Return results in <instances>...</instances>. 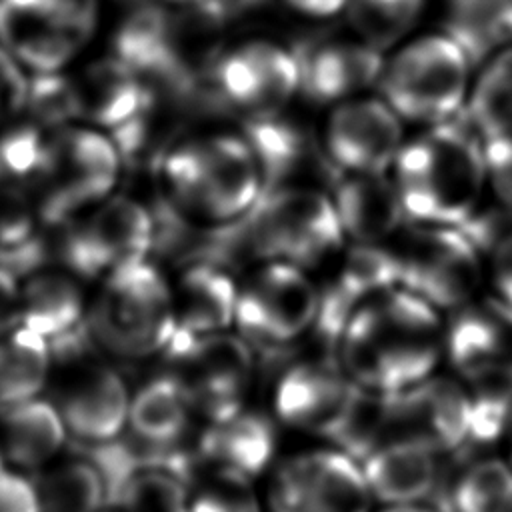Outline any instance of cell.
I'll list each match as a JSON object with an SVG mask.
<instances>
[{
    "mask_svg": "<svg viewBox=\"0 0 512 512\" xmlns=\"http://www.w3.org/2000/svg\"><path fill=\"white\" fill-rule=\"evenodd\" d=\"M334 354L360 388L400 392L436 374L444 360V314L396 286L348 318Z\"/></svg>",
    "mask_w": 512,
    "mask_h": 512,
    "instance_id": "obj_1",
    "label": "cell"
},
{
    "mask_svg": "<svg viewBox=\"0 0 512 512\" xmlns=\"http://www.w3.org/2000/svg\"><path fill=\"white\" fill-rule=\"evenodd\" d=\"M344 244L332 198L314 184L266 192L246 216L214 230V254L230 270L240 260H276L308 272L322 270Z\"/></svg>",
    "mask_w": 512,
    "mask_h": 512,
    "instance_id": "obj_2",
    "label": "cell"
},
{
    "mask_svg": "<svg viewBox=\"0 0 512 512\" xmlns=\"http://www.w3.org/2000/svg\"><path fill=\"white\" fill-rule=\"evenodd\" d=\"M390 174L408 222L458 226L484 202V140L458 114L406 136Z\"/></svg>",
    "mask_w": 512,
    "mask_h": 512,
    "instance_id": "obj_3",
    "label": "cell"
},
{
    "mask_svg": "<svg viewBox=\"0 0 512 512\" xmlns=\"http://www.w3.org/2000/svg\"><path fill=\"white\" fill-rule=\"evenodd\" d=\"M156 172L162 196L194 222L222 226L246 216L262 196V172L242 132L176 140Z\"/></svg>",
    "mask_w": 512,
    "mask_h": 512,
    "instance_id": "obj_4",
    "label": "cell"
},
{
    "mask_svg": "<svg viewBox=\"0 0 512 512\" xmlns=\"http://www.w3.org/2000/svg\"><path fill=\"white\" fill-rule=\"evenodd\" d=\"M472 72L468 56L446 32H428L390 50L376 88L404 124L426 128L464 110Z\"/></svg>",
    "mask_w": 512,
    "mask_h": 512,
    "instance_id": "obj_5",
    "label": "cell"
},
{
    "mask_svg": "<svg viewBox=\"0 0 512 512\" xmlns=\"http://www.w3.org/2000/svg\"><path fill=\"white\" fill-rule=\"evenodd\" d=\"M88 324L94 342L120 358L162 354L176 330L172 286L150 260L122 266L106 276Z\"/></svg>",
    "mask_w": 512,
    "mask_h": 512,
    "instance_id": "obj_6",
    "label": "cell"
},
{
    "mask_svg": "<svg viewBox=\"0 0 512 512\" xmlns=\"http://www.w3.org/2000/svg\"><path fill=\"white\" fill-rule=\"evenodd\" d=\"M390 244L398 286L448 314L482 292L486 260L458 226L406 224Z\"/></svg>",
    "mask_w": 512,
    "mask_h": 512,
    "instance_id": "obj_7",
    "label": "cell"
},
{
    "mask_svg": "<svg viewBox=\"0 0 512 512\" xmlns=\"http://www.w3.org/2000/svg\"><path fill=\"white\" fill-rule=\"evenodd\" d=\"M318 282L300 266L266 260L238 286L234 328L258 352L278 354L312 334L318 318Z\"/></svg>",
    "mask_w": 512,
    "mask_h": 512,
    "instance_id": "obj_8",
    "label": "cell"
},
{
    "mask_svg": "<svg viewBox=\"0 0 512 512\" xmlns=\"http://www.w3.org/2000/svg\"><path fill=\"white\" fill-rule=\"evenodd\" d=\"M164 358L182 382L190 404L206 420H218L246 406L256 378V350L238 332L190 336L174 330Z\"/></svg>",
    "mask_w": 512,
    "mask_h": 512,
    "instance_id": "obj_9",
    "label": "cell"
},
{
    "mask_svg": "<svg viewBox=\"0 0 512 512\" xmlns=\"http://www.w3.org/2000/svg\"><path fill=\"white\" fill-rule=\"evenodd\" d=\"M122 168V158L108 134L74 126L54 130L46 170L36 182L40 220L58 226L110 198Z\"/></svg>",
    "mask_w": 512,
    "mask_h": 512,
    "instance_id": "obj_10",
    "label": "cell"
},
{
    "mask_svg": "<svg viewBox=\"0 0 512 512\" xmlns=\"http://www.w3.org/2000/svg\"><path fill=\"white\" fill-rule=\"evenodd\" d=\"M56 254L82 278L108 276L114 270L148 260L154 248V216L146 204L114 196L98 204L90 216H74L58 224Z\"/></svg>",
    "mask_w": 512,
    "mask_h": 512,
    "instance_id": "obj_11",
    "label": "cell"
},
{
    "mask_svg": "<svg viewBox=\"0 0 512 512\" xmlns=\"http://www.w3.org/2000/svg\"><path fill=\"white\" fill-rule=\"evenodd\" d=\"M298 86L292 48L270 38H248L224 48L210 74L214 100L238 114L242 122L290 110Z\"/></svg>",
    "mask_w": 512,
    "mask_h": 512,
    "instance_id": "obj_12",
    "label": "cell"
},
{
    "mask_svg": "<svg viewBox=\"0 0 512 512\" xmlns=\"http://www.w3.org/2000/svg\"><path fill=\"white\" fill-rule=\"evenodd\" d=\"M372 502L360 464L334 446L284 458L266 488L270 512H370Z\"/></svg>",
    "mask_w": 512,
    "mask_h": 512,
    "instance_id": "obj_13",
    "label": "cell"
},
{
    "mask_svg": "<svg viewBox=\"0 0 512 512\" xmlns=\"http://www.w3.org/2000/svg\"><path fill=\"white\" fill-rule=\"evenodd\" d=\"M358 384L334 352L298 356L286 362L272 388L274 418L298 432L330 440L342 424Z\"/></svg>",
    "mask_w": 512,
    "mask_h": 512,
    "instance_id": "obj_14",
    "label": "cell"
},
{
    "mask_svg": "<svg viewBox=\"0 0 512 512\" xmlns=\"http://www.w3.org/2000/svg\"><path fill=\"white\" fill-rule=\"evenodd\" d=\"M470 416L462 380L432 374L410 388L386 394V442H412L438 456L460 452L470 440Z\"/></svg>",
    "mask_w": 512,
    "mask_h": 512,
    "instance_id": "obj_15",
    "label": "cell"
},
{
    "mask_svg": "<svg viewBox=\"0 0 512 512\" xmlns=\"http://www.w3.org/2000/svg\"><path fill=\"white\" fill-rule=\"evenodd\" d=\"M318 130L336 172H390L406 140L404 122L378 94L330 106Z\"/></svg>",
    "mask_w": 512,
    "mask_h": 512,
    "instance_id": "obj_16",
    "label": "cell"
},
{
    "mask_svg": "<svg viewBox=\"0 0 512 512\" xmlns=\"http://www.w3.org/2000/svg\"><path fill=\"white\" fill-rule=\"evenodd\" d=\"M318 282L320 306L312 334L326 352L336 350L348 318L372 298L398 286L390 244L346 242L322 268Z\"/></svg>",
    "mask_w": 512,
    "mask_h": 512,
    "instance_id": "obj_17",
    "label": "cell"
},
{
    "mask_svg": "<svg viewBox=\"0 0 512 512\" xmlns=\"http://www.w3.org/2000/svg\"><path fill=\"white\" fill-rule=\"evenodd\" d=\"M240 132L258 160L262 194L294 184H324L328 188L336 176L324 154L320 130L292 116L290 110L262 120H244Z\"/></svg>",
    "mask_w": 512,
    "mask_h": 512,
    "instance_id": "obj_18",
    "label": "cell"
},
{
    "mask_svg": "<svg viewBox=\"0 0 512 512\" xmlns=\"http://www.w3.org/2000/svg\"><path fill=\"white\" fill-rule=\"evenodd\" d=\"M292 52L298 62V96L326 108L376 88L386 58L354 34L324 36Z\"/></svg>",
    "mask_w": 512,
    "mask_h": 512,
    "instance_id": "obj_19",
    "label": "cell"
},
{
    "mask_svg": "<svg viewBox=\"0 0 512 512\" xmlns=\"http://www.w3.org/2000/svg\"><path fill=\"white\" fill-rule=\"evenodd\" d=\"M444 360L462 382L512 362V304L494 292L444 314Z\"/></svg>",
    "mask_w": 512,
    "mask_h": 512,
    "instance_id": "obj_20",
    "label": "cell"
},
{
    "mask_svg": "<svg viewBox=\"0 0 512 512\" xmlns=\"http://www.w3.org/2000/svg\"><path fill=\"white\" fill-rule=\"evenodd\" d=\"M20 324L40 334L56 360H72L92 346L84 296L74 278L38 270L20 288Z\"/></svg>",
    "mask_w": 512,
    "mask_h": 512,
    "instance_id": "obj_21",
    "label": "cell"
},
{
    "mask_svg": "<svg viewBox=\"0 0 512 512\" xmlns=\"http://www.w3.org/2000/svg\"><path fill=\"white\" fill-rule=\"evenodd\" d=\"M326 190L346 242L388 244L408 222L390 172H336Z\"/></svg>",
    "mask_w": 512,
    "mask_h": 512,
    "instance_id": "obj_22",
    "label": "cell"
},
{
    "mask_svg": "<svg viewBox=\"0 0 512 512\" xmlns=\"http://www.w3.org/2000/svg\"><path fill=\"white\" fill-rule=\"evenodd\" d=\"M56 408L68 434L98 446L120 438L128 424L130 394L112 368L92 366L66 382Z\"/></svg>",
    "mask_w": 512,
    "mask_h": 512,
    "instance_id": "obj_23",
    "label": "cell"
},
{
    "mask_svg": "<svg viewBox=\"0 0 512 512\" xmlns=\"http://www.w3.org/2000/svg\"><path fill=\"white\" fill-rule=\"evenodd\" d=\"M278 434L270 416L248 406L218 420H210L196 442L200 464L226 468L256 480L276 456Z\"/></svg>",
    "mask_w": 512,
    "mask_h": 512,
    "instance_id": "obj_24",
    "label": "cell"
},
{
    "mask_svg": "<svg viewBox=\"0 0 512 512\" xmlns=\"http://www.w3.org/2000/svg\"><path fill=\"white\" fill-rule=\"evenodd\" d=\"M238 286L232 270L212 260H190L180 266L174 294L176 330L190 336L226 332L234 326Z\"/></svg>",
    "mask_w": 512,
    "mask_h": 512,
    "instance_id": "obj_25",
    "label": "cell"
},
{
    "mask_svg": "<svg viewBox=\"0 0 512 512\" xmlns=\"http://www.w3.org/2000/svg\"><path fill=\"white\" fill-rule=\"evenodd\" d=\"M360 468L372 500L384 506L420 504L440 484L438 454L404 440L384 442Z\"/></svg>",
    "mask_w": 512,
    "mask_h": 512,
    "instance_id": "obj_26",
    "label": "cell"
},
{
    "mask_svg": "<svg viewBox=\"0 0 512 512\" xmlns=\"http://www.w3.org/2000/svg\"><path fill=\"white\" fill-rule=\"evenodd\" d=\"M74 82L80 118L108 134L134 118L150 96V84L114 56L88 64Z\"/></svg>",
    "mask_w": 512,
    "mask_h": 512,
    "instance_id": "obj_27",
    "label": "cell"
},
{
    "mask_svg": "<svg viewBox=\"0 0 512 512\" xmlns=\"http://www.w3.org/2000/svg\"><path fill=\"white\" fill-rule=\"evenodd\" d=\"M66 426L56 404L32 398L0 410V452L16 470L44 468L62 450Z\"/></svg>",
    "mask_w": 512,
    "mask_h": 512,
    "instance_id": "obj_28",
    "label": "cell"
},
{
    "mask_svg": "<svg viewBox=\"0 0 512 512\" xmlns=\"http://www.w3.org/2000/svg\"><path fill=\"white\" fill-rule=\"evenodd\" d=\"M194 412L182 382L172 374L146 380L130 396L128 426L132 436L148 448L168 450L178 446Z\"/></svg>",
    "mask_w": 512,
    "mask_h": 512,
    "instance_id": "obj_29",
    "label": "cell"
},
{
    "mask_svg": "<svg viewBox=\"0 0 512 512\" xmlns=\"http://www.w3.org/2000/svg\"><path fill=\"white\" fill-rule=\"evenodd\" d=\"M174 10L158 2L134 6L114 28L112 54L148 84L162 80L172 38Z\"/></svg>",
    "mask_w": 512,
    "mask_h": 512,
    "instance_id": "obj_30",
    "label": "cell"
},
{
    "mask_svg": "<svg viewBox=\"0 0 512 512\" xmlns=\"http://www.w3.org/2000/svg\"><path fill=\"white\" fill-rule=\"evenodd\" d=\"M442 32L464 50L476 70L512 46V0H450Z\"/></svg>",
    "mask_w": 512,
    "mask_h": 512,
    "instance_id": "obj_31",
    "label": "cell"
},
{
    "mask_svg": "<svg viewBox=\"0 0 512 512\" xmlns=\"http://www.w3.org/2000/svg\"><path fill=\"white\" fill-rule=\"evenodd\" d=\"M438 512H512V464L500 458L468 462L440 480Z\"/></svg>",
    "mask_w": 512,
    "mask_h": 512,
    "instance_id": "obj_32",
    "label": "cell"
},
{
    "mask_svg": "<svg viewBox=\"0 0 512 512\" xmlns=\"http://www.w3.org/2000/svg\"><path fill=\"white\" fill-rule=\"evenodd\" d=\"M52 354L48 342L18 324L0 336V410L32 400L44 388Z\"/></svg>",
    "mask_w": 512,
    "mask_h": 512,
    "instance_id": "obj_33",
    "label": "cell"
},
{
    "mask_svg": "<svg viewBox=\"0 0 512 512\" xmlns=\"http://www.w3.org/2000/svg\"><path fill=\"white\" fill-rule=\"evenodd\" d=\"M464 112L482 140L512 136V46L476 68Z\"/></svg>",
    "mask_w": 512,
    "mask_h": 512,
    "instance_id": "obj_34",
    "label": "cell"
},
{
    "mask_svg": "<svg viewBox=\"0 0 512 512\" xmlns=\"http://www.w3.org/2000/svg\"><path fill=\"white\" fill-rule=\"evenodd\" d=\"M38 494L42 512H104L108 484L94 460L72 458L44 472Z\"/></svg>",
    "mask_w": 512,
    "mask_h": 512,
    "instance_id": "obj_35",
    "label": "cell"
},
{
    "mask_svg": "<svg viewBox=\"0 0 512 512\" xmlns=\"http://www.w3.org/2000/svg\"><path fill=\"white\" fill-rule=\"evenodd\" d=\"M428 0H348L344 14L350 34L388 54L420 22Z\"/></svg>",
    "mask_w": 512,
    "mask_h": 512,
    "instance_id": "obj_36",
    "label": "cell"
},
{
    "mask_svg": "<svg viewBox=\"0 0 512 512\" xmlns=\"http://www.w3.org/2000/svg\"><path fill=\"white\" fill-rule=\"evenodd\" d=\"M188 512H262L254 480L208 464H196L188 476Z\"/></svg>",
    "mask_w": 512,
    "mask_h": 512,
    "instance_id": "obj_37",
    "label": "cell"
},
{
    "mask_svg": "<svg viewBox=\"0 0 512 512\" xmlns=\"http://www.w3.org/2000/svg\"><path fill=\"white\" fill-rule=\"evenodd\" d=\"M30 120V118H28ZM54 130L34 120L16 124L0 136V168L16 184H36L46 170Z\"/></svg>",
    "mask_w": 512,
    "mask_h": 512,
    "instance_id": "obj_38",
    "label": "cell"
},
{
    "mask_svg": "<svg viewBox=\"0 0 512 512\" xmlns=\"http://www.w3.org/2000/svg\"><path fill=\"white\" fill-rule=\"evenodd\" d=\"M30 120L46 130L66 128L68 122L80 118V100L74 78L58 72H34L28 78L26 106Z\"/></svg>",
    "mask_w": 512,
    "mask_h": 512,
    "instance_id": "obj_39",
    "label": "cell"
},
{
    "mask_svg": "<svg viewBox=\"0 0 512 512\" xmlns=\"http://www.w3.org/2000/svg\"><path fill=\"white\" fill-rule=\"evenodd\" d=\"M484 168L492 200L512 212V136L484 140Z\"/></svg>",
    "mask_w": 512,
    "mask_h": 512,
    "instance_id": "obj_40",
    "label": "cell"
},
{
    "mask_svg": "<svg viewBox=\"0 0 512 512\" xmlns=\"http://www.w3.org/2000/svg\"><path fill=\"white\" fill-rule=\"evenodd\" d=\"M26 94L28 78L22 64L0 44V122L24 110Z\"/></svg>",
    "mask_w": 512,
    "mask_h": 512,
    "instance_id": "obj_41",
    "label": "cell"
},
{
    "mask_svg": "<svg viewBox=\"0 0 512 512\" xmlns=\"http://www.w3.org/2000/svg\"><path fill=\"white\" fill-rule=\"evenodd\" d=\"M0 512H42L38 486L20 470L0 468Z\"/></svg>",
    "mask_w": 512,
    "mask_h": 512,
    "instance_id": "obj_42",
    "label": "cell"
},
{
    "mask_svg": "<svg viewBox=\"0 0 512 512\" xmlns=\"http://www.w3.org/2000/svg\"><path fill=\"white\" fill-rule=\"evenodd\" d=\"M486 276L492 292L512 304V230L486 258Z\"/></svg>",
    "mask_w": 512,
    "mask_h": 512,
    "instance_id": "obj_43",
    "label": "cell"
},
{
    "mask_svg": "<svg viewBox=\"0 0 512 512\" xmlns=\"http://www.w3.org/2000/svg\"><path fill=\"white\" fill-rule=\"evenodd\" d=\"M270 0H204L198 8L218 24H228L262 10Z\"/></svg>",
    "mask_w": 512,
    "mask_h": 512,
    "instance_id": "obj_44",
    "label": "cell"
},
{
    "mask_svg": "<svg viewBox=\"0 0 512 512\" xmlns=\"http://www.w3.org/2000/svg\"><path fill=\"white\" fill-rule=\"evenodd\" d=\"M280 2L304 18L326 20L344 12L348 0H280Z\"/></svg>",
    "mask_w": 512,
    "mask_h": 512,
    "instance_id": "obj_45",
    "label": "cell"
},
{
    "mask_svg": "<svg viewBox=\"0 0 512 512\" xmlns=\"http://www.w3.org/2000/svg\"><path fill=\"white\" fill-rule=\"evenodd\" d=\"M380 512H438V510L424 508L420 504H408V506H386Z\"/></svg>",
    "mask_w": 512,
    "mask_h": 512,
    "instance_id": "obj_46",
    "label": "cell"
},
{
    "mask_svg": "<svg viewBox=\"0 0 512 512\" xmlns=\"http://www.w3.org/2000/svg\"><path fill=\"white\" fill-rule=\"evenodd\" d=\"M146 2H158L164 6H176V8H184V6H198L204 0H146Z\"/></svg>",
    "mask_w": 512,
    "mask_h": 512,
    "instance_id": "obj_47",
    "label": "cell"
},
{
    "mask_svg": "<svg viewBox=\"0 0 512 512\" xmlns=\"http://www.w3.org/2000/svg\"><path fill=\"white\" fill-rule=\"evenodd\" d=\"M504 440H506V448H508V462L512 464V416H510V422H508V426H506Z\"/></svg>",
    "mask_w": 512,
    "mask_h": 512,
    "instance_id": "obj_48",
    "label": "cell"
},
{
    "mask_svg": "<svg viewBox=\"0 0 512 512\" xmlns=\"http://www.w3.org/2000/svg\"><path fill=\"white\" fill-rule=\"evenodd\" d=\"M0 468H4V458H2V452H0Z\"/></svg>",
    "mask_w": 512,
    "mask_h": 512,
    "instance_id": "obj_49",
    "label": "cell"
},
{
    "mask_svg": "<svg viewBox=\"0 0 512 512\" xmlns=\"http://www.w3.org/2000/svg\"><path fill=\"white\" fill-rule=\"evenodd\" d=\"M6 176H4V172H2V168H0V180H4Z\"/></svg>",
    "mask_w": 512,
    "mask_h": 512,
    "instance_id": "obj_50",
    "label": "cell"
}]
</instances>
